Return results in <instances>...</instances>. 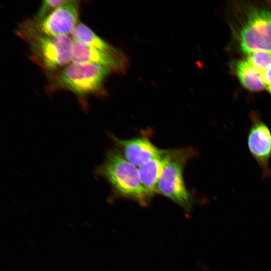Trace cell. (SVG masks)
Instances as JSON below:
<instances>
[{
    "label": "cell",
    "instance_id": "obj_2",
    "mask_svg": "<svg viewBox=\"0 0 271 271\" xmlns=\"http://www.w3.org/2000/svg\"><path fill=\"white\" fill-rule=\"evenodd\" d=\"M111 71L100 65L72 62L53 76L51 87L72 92L85 108L87 106L85 99L88 96L105 94L103 82Z\"/></svg>",
    "mask_w": 271,
    "mask_h": 271
},
{
    "label": "cell",
    "instance_id": "obj_10",
    "mask_svg": "<svg viewBox=\"0 0 271 271\" xmlns=\"http://www.w3.org/2000/svg\"><path fill=\"white\" fill-rule=\"evenodd\" d=\"M166 151L165 149L161 155L138 168L142 184L153 197L157 193L158 183L165 165Z\"/></svg>",
    "mask_w": 271,
    "mask_h": 271
},
{
    "label": "cell",
    "instance_id": "obj_12",
    "mask_svg": "<svg viewBox=\"0 0 271 271\" xmlns=\"http://www.w3.org/2000/svg\"><path fill=\"white\" fill-rule=\"evenodd\" d=\"M234 71L240 83L246 89L252 91L265 89L261 73L247 60L237 61L235 64Z\"/></svg>",
    "mask_w": 271,
    "mask_h": 271
},
{
    "label": "cell",
    "instance_id": "obj_5",
    "mask_svg": "<svg viewBox=\"0 0 271 271\" xmlns=\"http://www.w3.org/2000/svg\"><path fill=\"white\" fill-rule=\"evenodd\" d=\"M245 12L236 35L240 50L271 53V8L251 7Z\"/></svg>",
    "mask_w": 271,
    "mask_h": 271
},
{
    "label": "cell",
    "instance_id": "obj_9",
    "mask_svg": "<svg viewBox=\"0 0 271 271\" xmlns=\"http://www.w3.org/2000/svg\"><path fill=\"white\" fill-rule=\"evenodd\" d=\"M71 62L100 65L119 73H124L127 65V61L124 54L115 55L75 41Z\"/></svg>",
    "mask_w": 271,
    "mask_h": 271
},
{
    "label": "cell",
    "instance_id": "obj_4",
    "mask_svg": "<svg viewBox=\"0 0 271 271\" xmlns=\"http://www.w3.org/2000/svg\"><path fill=\"white\" fill-rule=\"evenodd\" d=\"M17 34L29 46L32 60L43 68L55 71L71 62L74 41L71 36L51 37L34 33Z\"/></svg>",
    "mask_w": 271,
    "mask_h": 271
},
{
    "label": "cell",
    "instance_id": "obj_6",
    "mask_svg": "<svg viewBox=\"0 0 271 271\" xmlns=\"http://www.w3.org/2000/svg\"><path fill=\"white\" fill-rule=\"evenodd\" d=\"M79 2L69 1L58 7L39 22L24 21L17 32H27L51 37L71 35L77 25Z\"/></svg>",
    "mask_w": 271,
    "mask_h": 271
},
{
    "label": "cell",
    "instance_id": "obj_3",
    "mask_svg": "<svg viewBox=\"0 0 271 271\" xmlns=\"http://www.w3.org/2000/svg\"><path fill=\"white\" fill-rule=\"evenodd\" d=\"M197 154L196 150L190 147L166 149L165 165L157 189V193L189 212L195 200L185 185L183 172L186 164Z\"/></svg>",
    "mask_w": 271,
    "mask_h": 271
},
{
    "label": "cell",
    "instance_id": "obj_15",
    "mask_svg": "<svg viewBox=\"0 0 271 271\" xmlns=\"http://www.w3.org/2000/svg\"><path fill=\"white\" fill-rule=\"evenodd\" d=\"M261 74L265 87L268 91L271 89V65L261 72Z\"/></svg>",
    "mask_w": 271,
    "mask_h": 271
},
{
    "label": "cell",
    "instance_id": "obj_1",
    "mask_svg": "<svg viewBox=\"0 0 271 271\" xmlns=\"http://www.w3.org/2000/svg\"><path fill=\"white\" fill-rule=\"evenodd\" d=\"M95 174L107 182L116 197L135 201L144 207L148 206L153 197L142 184L138 168L115 147L108 151Z\"/></svg>",
    "mask_w": 271,
    "mask_h": 271
},
{
    "label": "cell",
    "instance_id": "obj_7",
    "mask_svg": "<svg viewBox=\"0 0 271 271\" xmlns=\"http://www.w3.org/2000/svg\"><path fill=\"white\" fill-rule=\"evenodd\" d=\"M250 118L247 137L249 151L260 167L262 177L271 178V130L256 112H251Z\"/></svg>",
    "mask_w": 271,
    "mask_h": 271
},
{
    "label": "cell",
    "instance_id": "obj_14",
    "mask_svg": "<svg viewBox=\"0 0 271 271\" xmlns=\"http://www.w3.org/2000/svg\"><path fill=\"white\" fill-rule=\"evenodd\" d=\"M69 0H46L42 2L40 8L32 20L39 22L58 7L67 3Z\"/></svg>",
    "mask_w": 271,
    "mask_h": 271
},
{
    "label": "cell",
    "instance_id": "obj_13",
    "mask_svg": "<svg viewBox=\"0 0 271 271\" xmlns=\"http://www.w3.org/2000/svg\"><path fill=\"white\" fill-rule=\"evenodd\" d=\"M247 55V61L261 73L271 65V53L270 52L256 51Z\"/></svg>",
    "mask_w": 271,
    "mask_h": 271
},
{
    "label": "cell",
    "instance_id": "obj_8",
    "mask_svg": "<svg viewBox=\"0 0 271 271\" xmlns=\"http://www.w3.org/2000/svg\"><path fill=\"white\" fill-rule=\"evenodd\" d=\"M109 137L123 157L135 166L139 167L161 155L164 150L156 147L146 136L128 139H120L112 134Z\"/></svg>",
    "mask_w": 271,
    "mask_h": 271
},
{
    "label": "cell",
    "instance_id": "obj_11",
    "mask_svg": "<svg viewBox=\"0 0 271 271\" xmlns=\"http://www.w3.org/2000/svg\"><path fill=\"white\" fill-rule=\"evenodd\" d=\"M73 41L78 42L102 51L114 54H124L119 50L97 36L85 24L79 23L70 35Z\"/></svg>",
    "mask_w": 271,
    "mask_h": 271
}]
</instances>
